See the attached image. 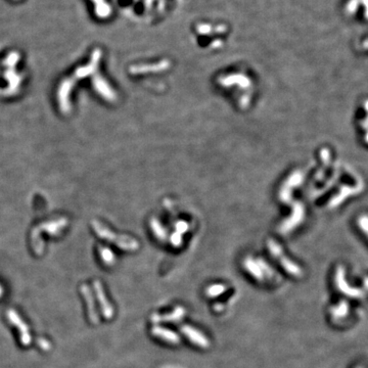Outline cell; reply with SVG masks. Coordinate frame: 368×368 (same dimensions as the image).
<instances>
[{"label":"cell","mask_w":368,"mask_h":368,"mask_svg":"<svg viewBox=\"0 0 368 368\" xmlns=\"http://www.w3.org/2000/svg\"><path fill=\"white\" fill-rule=\"evenodd\" d=\"M92 227L98 236H100L101 238L107 239L113 243H116L122 250L135 251L139 247L137 240H135L134 238L129 237V236H124V235H118V234L112 232L108 227L104 226L100 222H98L96 220H94L92 222Z\"/></svg>","instance_id":"cell-1"},{"label":"cell","mask_w":368,"mask_h":368,"mask_svg":"<svg viewBox=\"0 0 368 368\" xmlns=\"http://www.w3.org/2000/svg\"><path fill=\"white\" fill-rule=\"evenodd\" d=\"M267 247L271 255L279 261L280 265L284 268V270L288 273L296 277H301L303 275V270L300 268V266H298L295 262H293L292 260H290L288 257L284 256L281 247L275 240L269 239L267 241Z\"/></svg>","instance_id":"cell-2"},{"label":"cell","mask_w":368,"mask_h":368,"mask_svg":"<svg viewBox=\"0 0 368 368\" xmlns=\"http://www.w3.org/2000/svg\"><path fill=\"white\" fill-rule=\"evenodd\" d=\"M6 316L8 321L15 326V329H17V331L19 332V340L23 346H29L32 342V338L29 332V328L28 325L24 322V320L22 319V317L13 310V309H8L6 311Z\"/></svg>","instance_id":"cell-3"},{"label":"cell","mask_w":368,"mask_h":368,"mask_svg":"<svg viewBox=\"0 0 368 368\" xmlns=\"http://www.w3.org/2000/svg\"><path fill=\"white\" fill-rule=\"evenodd\" d=\"M93 288H94L97 300L99 302V306H100L103 315L107 319H111L114 316V308L111 305V303L109 302V300L107 299V296L105 294V291H104V288H103L100 281L95 280L93 282Z\"/></svg>","instance_id":"cell-4"},{"label":"cell","mask_w":368,"mask_h":368,"mask_svg":"<svg viewBox=\"0 0 368 368\" xmlns=\"http://www.w3.org/2000/svg\"><path fill=\"white\" fill-rule=\"evenodd\" d=\"M181 332L184 336L194 345H196L202 349H207L210 347V342L207 339V337L205 335H202L200 332H198L197 330H195L194 328H192L190 325H182Z\"/></svg>","instance_id":"cell-5"},{"label":"cell","mask_w":368,"mask_h":368,"mask_svg":"<svg viewBox=\"0 0 368 368\" xmlns=\"http://www.w3.org/2000/svg\"><path fill=\"white\" fill-rule=\"evenodd\" d=\"M81 293L85 299L86 305H87V309H88V316H89V320L93 323V324H97L99 322V316L97 314L96 308H95V303H94V299L92 297L91 291L89 289L88 285L83 284L81 287Z\"/></svg>","instance_id":"cell-6"},{"label":"cell","mask_w":368,"mask_h":368,"mask_svg":"<svg viewBox=\"0 0 368 368\" xmlns=\"http://www.w3.org/2000/svg\"><path fill=\"white\" fill-rule=\"evenodd\" d=\"M185 309L183 307H176L171 313L169 314H155L152 316V321L154 323H160V322H177L180 321L185 316Z\"/></svg>","instance_id":"cell-7"},{"label":"cell","mask_w":368,"mask_h":368,"mask_svg":"<svg viewBox=\"0 0 368 368\" xmlns=\"http://www.w3.org/2000/svg\"><path fill=\"white\" fill-rule=\"evenodd\" d=\"M152 334L154 337L173 345H177L180 342V337L176 333L162 326H154L152 329Z\"/></svg>","instance_id":"cell-8"},{"label":"cell","mask_w":368,"mask_h":368,"mask_svg":"<svg viewBox=\"0 0 368 368\" xmlns=\"http://www.w3.org/2000/svg\"><path fill=\"white\" fill-rule=\"evenodd\" d=\"M242 265L247 272H249L254 278H256L258 281H264V273L257 260H254L252 257H248L243 260Z\"/></svg>","instance_id":"cell-9"},{"label":"cell","mask_w":368,"mask_h":368,"mask_svg":"<svg viewBox=\"0 0 368 368\" xmlns=\"http://www.w3.org/2000/svg\"><path fill=\"white\" fill-rule=\"evenodd\" d=\"M170 66V63L168 60H162L158 64H154V65H145V66H140V67H132L130 69V72H132L133 74H138V73H147V72H161L164 71L166 69H168Z\"/></svg>","instance_id":"cell-10"},{"label":"cell","mask_w":368,"mask_h":368,"mask_svg":"<svg viewBox=\"0 0 368 368\" xmlns=\"http://www.w3.org/2000/svg\"><path fill=\"white\" fill-rule=\"evenodd\" d=\"M219 84L223 85V86H230L233 84H238L240 86H249L251 84L250 79L244 76V75H229V76H225L219 79Z\"/></svg>","instance_id":"cell-11"},{"label":"cell","mask_w":368,"mask_h":368,"mask_svg":"<svg viewBox=\"0 0 368 368\" xmlns=\"http://www.w3.org/2000/svg\"><path fill=\"white\" fill-rule=\"evenodd\" d=\"M151 227H152V229H153L155 235H156L160 240H163V241H164V240L167 239V231L162 227L161 223H160L157 219H155V218L152 219Z\"/></svg>","instance_id":"cell-12"},{"label":"cell","mask_w":368,"mask_h":368,"mask_svg":"<svg viewBox=\"0 0 368 368\" xmlns=\"http://www.w3.org/2000/svg\"><path fill=\"white\" fill-rule=\"evenodd\" d=\"M227 291V287L225 284H221V283H217V284H212L210 285L207 291L206 294L209 298H217L220 295L224 294Z\"/></svg>","instance_id":"cell-13"},{"label":"cell","mask_w":368,"mask_h":368,"mask_svg":"<svg viewBox=\"0 0 368 368\" xmlns=\"http://www.w3.org/2000/svg\"><path fill=\"white\" fill-rule=\"evenodd\" d=\"M100 257L104 261V263L108 266H111L115 263V256L109 249H100Z\"/></svg>","instance_id":"cell-14"},{"label":"cell","mask_w":368,"mask_h":368,"mask_svg":"<svg viewBox=\"0 0 368 368\" xmlns=\"http://www.w3.org/2000/svg\"><path fill=\"white\" fill-rule=\"evenodd\" d=\"M257 262H258V264L260 265V267H261L263 273H266L269 278H272V277L274 276V271H273V269H272L265 261L261 260V259H258Z\"/></svg>","instance_id":"cell-15"},{"label":"cell","mask_w":368,"mask_h":368,"mask_svg":"<svg viewBox=\"0 0 368 368\" xmlns=\"http://www.w3.org/2000/svg\"><path fill=\"white\" fill-rule=\"evenodd\" d=\"M358 226L361 228V230L366 234L368 236V216L367 215H362L358 218Z\"/></svg>","instance_id":"cell-16"},{"label":"cell","mask_w":368,"mask_h":368,"mask_svg":"<svg viewBox=\"0 0 368 368\" xmlns=\"http://www.w3.org/2000/svg\"><path fill=\"white\" fill-rule=\"evenodd\" d=\"M332 313H333V315H334L335 318H336V317L343 316V315L345 316L346 313H347V307H346L345 304H341L340 306L334 308L333 311H332Z\"/></svg>","instance_id":"cell-17"},{"label":"cell","mask_w":368,"mask_h":368,"mask_svg":"<svg viewBox=\"0 0 368 368\" xmlns=\"http://www.w3.org/2000/svg\"><path fill=\"white\" fill-rule=\"evenodd\" d=\"M170 241L174 247H176V248L180 247L181 243H182V234L176 231L174 234H172V236L170 238Z\"/></svg>","instance_id":"cell-18"},{"label":"cell","mask_w":368,"mask_h":368,"mask_svg":"<svg viewBox=\"0 0 368 368\" xmlns=\"http://www.w3.org/2000/svg\"><path fill=\"white\" fill-rule=\"evenodd\" d=\"M175 228H176V231H177V232H179V233L182 234V233L187 231V229H188V224H187L186 222H184V221H179V222L176 223Z\"/></svg>","instance_id":"cell-19"},{"label":"cell","mask_w":368,"mask_h":368,"mask_svg":"<svg viewBox=\"0 0 368 368\" xmlns=\"http://www.w3.org/2000/svg\"><path fill=\"white\" fill-rule=\"evenodd\" d=\"M38 343H39V346L43 349V350H48L49 348H50V343L49 342H47V341H45L44 339H39L38 340Z\"/></svg>","instance_id":"cell-20"},{"label":"cell","mask_w":368,"mask_h":368,"mask_svg":"<svg viewBox=\"0 0 368 368\" xmlns=\"http://www.w3.org/2000/svg\"><path fill=\"white\" fill-rule=\"evenodd\" d=\"M3 292H4V291H3V288L0 285V298H1L2 295H3Z\"/></svg>","instance_id":"cell-21"}]
</instances>
